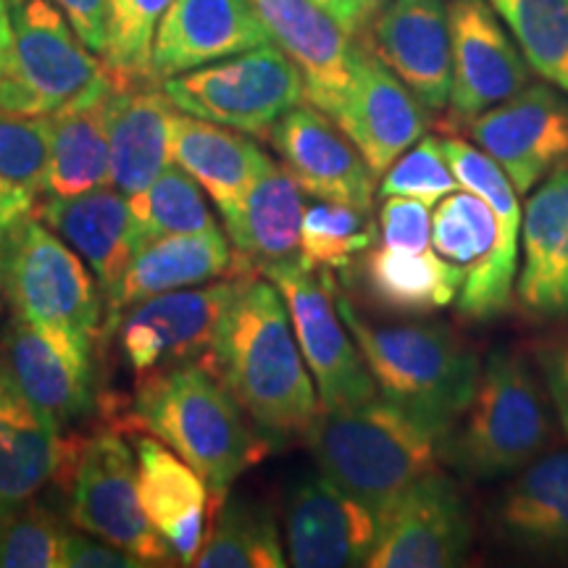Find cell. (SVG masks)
<instances>
[{
    "label": "cell",
    "mask_w": 568,
    "mask_h": 568,
    "mask_svg": "<svg viewBox=\"0 0 568 568\" xmlns=\"http://www.w3.org/2000/svg\"><path fill=\"white\" fill-rule=\"evenodd\" d=\"M524 59L568 95V0H489Z\"/></svg>",
    "instance_id": "obj_36"
},
{
    "label": "cell",
    "mask_w": 568,
    "mask_h": 568,
    "mask_svg": "<svg viewBox=\"0 0 568 568\" xmlns=\"http://www.w3.org/2000/svg\"><path fill=\"white\" fill-rule=\"evenodd\" d=\"M0 272L13 314L92 351L105 324L103 293L82 255L38 213L0 237Z\"/></svg>",
    "instance_id": "obj_7"
},
{
    "label": "cell",
    "mask_w": 568,
    "mask_h": 568,
    "mask_svg": "<svg viewBox=\"0 0 568 568\" xmlns=\"http://www.w3.org/2000/svg\"><path fill=\"white\" fill-rule=\"evenodd\" d=\"M366 293L395 314H432L456 301L466 282V268L450 264L435 251L368 247L361 266Z\"/></svg>",
    "instance_id": "obj_33"
},
{
    "label": "cell",
    "mask_w": 568,
    "mask_h": 568,
    "mask_svg": "<svg viewBox=\"0 0 568 568\" xmlns=\"http://www.w3.org/2000/svg\"><path fill=\"white\" fill-rule=\"evenodd\" d=\"M266 138L305 195L374 211L376 174L329 113L301 103Z\"/></svg>",
    "instance_id": "obj_17"
},
{
    "label": "cell",
    "mask_w": 568,
    "mask_h": 568,
    "mask_svg": "<svg viewBox=\"0 0 568 568\" xmlns=\"http://www.w3.org/2000/svg\"><path fill=\"white\" fill-rule=\"evenodd\" d=\"M335 122L379 176L424 138L429 130V111L364 40H355L351 84Z\"/></svg>",
    "instance_id": "obj_16"
},
{
    "label": "cell",
    "mask_w": 568,
    "mask_h": 568,
    "mask_svg": "<svg viewBox=\"0 0 568 568\" xmlns=\"http://www.w3.org/2000/svg\"><path fill=\"white\" fill-rule=\"evenodd\" d=\"M174 0H105V69L119 80H151V55L163 13Z\"/></svg>",
    "instance_id": "obj_39"
},
{
    "label": "cell",
    "mask_w": 568,
    "mask_h": 568,
    "mask_svg": "<svg viewBox=\"0 0 568 568\" xmlns=\"http://www.w3.org/2000/svg\"><path fill=\"white\" fill-rule=\"evenodd\" d=\"M521 230L518 308L535 322L568 324V163L531 190Z\"/></svg>",
    "instance_id": "obj_25"
},
{
    "label": "cell",
    "mask_w": 568,
    "mask_h": 568,
    "mask_svg": "<svg viewBox=\"0 0 568 568\" xmlns=\"http://www.w3.org/2000/svg\"><path fill=\"white\" fill-rule=\"evenodd\" d=\"M450 116L468 124L529 84L531 67L489 0H450Z\"/></svg>",
    "instance_id": "obj_15"
},
{
    "label": "cell",
    "mask_w": 568,
    "mask_h": 568,
    "mask_svg": "<svg viewBox=\"0 0 568 568\" xmlns=\"http://www.w3.org/2000/svg\"><path fill=\"white\" fill-rule=\"evenodd\" d=\"M322 9L337 21L351 38H358V9H355V0H316Z\"/></svg>",
    "instance_id": "obj_47"
},
{
    "label": "cell",
    "mask_w": 568,
    "mask_h": 568,
    "mask_svg": "<svg viewBox=\"0 0 568 568\" xmlns=\"http://www.w3.org/2000/svg\"><path fill=\"white\" fill-rule=\"evenodd\" d=\"M176 111L245 134H268L305 101L301 69L276 42L161 82Z\"/></svg>",
    "instance_id": "obj_8"
},
{
    "label": "cell",
    "mask_w": 568,
    "mask_h": 568,
    "mask_svg": "<svg viewBox=\"0 0 568 568\" xmlns=\"http://www.w3.org/2000/svg\"><path fill=\"white\" fill-rule=\"evenodd\" d=\"M264 276L284 297L322 408H351L374 400L376 382L339 316L332 276L305 266L303 258L268 268Z\"/></svg>",
    "instance_id": "obj_9"
},
{
    "label": "cell",
    "mask_w": 568,
    "mask_h": 568,
    "mask_svg": "<svg viewBox=\"0 0 568 568\" xmlns=\"http://www.w3.org/2000/svg\"><path fill=\"white\" fill-rule=\"evenodd\" d=\"M201 568H282L287 556L266 508L230 497L219 503L211 531L193 560Z\"/></svg>",
    "instance_id": "obj_35"
},
{
    "label": "cell",
    "mask_w": 568,
    "mask_h": 568,
    "mask_svg": "<svg viewBox=\"0 0 568 568\" xmlns=\"http://www.w3.org/2000/svg\"><path fill=\"white\" fill-rule=\"evenodd\" d=\"M24 113L48 116L111 77L53 0H6Z\"/></svg>",
    "instance_id": "obj_11"
},
{
    "label": "cell",
    "mask_w": 568,
    "mask_h": 568,
    "mask_svg": "<svg viewBox=\"0 0 568 568\" xmlns=\"http://www.w3.org/2000/svg\"><path fill=\"white\" fill-rule=\"evenodd\" d=\"M172 161L201 184L222 216H230L264 172L268 155L230 126L176 111L172 119Z\"/></svg>",
    "instance_id": "obj_31"
},
{
    "label": "cell",
    "mask_w": 568,
    "mask_h": 568,
    "mask_svg": "<svg viewBox=\"0 0 568 568\" xmlns=\"http://www.w3.org/2000/svg\"><path fill=\"white\" fill-rule=\"evenodd\" d=\"M111 90L113 74L95 90L48 113L51 119V155L45 172L48 197H74L111 184L109 122H105Z\"/></svg>",
    "instance_id": "obj_32"
},
{
    "label": "cell",
    "mask_w": 568,
    "mask_h": 568,
    "mask_svg": "<svg viewBox=\"0 0 568 568\" xmlns=\"http://www.w3.org/2000/svg\"><path fill=\"white\" fill-rule=\"evenodd\" d=\"M63 535L59 518L32 500L0 510V568H61Z\"/></svg>",
    "instance_id": "obj_40"
},
{
    "label": "cell",
    "mask_w": 568,
    "mask_h": 568,
    "mask_svg": "<svg viewBox=\"0 0 568 568\" xmlns=\"http://www.w3.org/2000/svg\"><path fill=\"white\" fill-rule=\"evenodd\" d=\"M0 376H3V361H0Z\"/></svg>",
    "instance_id": "obj_50"
},
{
    "label": "cell",
    "mask_w": 568,
    "mask_h": 568,
    "mask_svg": "<svg viewBox=\"0 0 568 568\" xmlns=\"http://www.w3.org/2000/svg\"><path fill=\"white\" fill-rule=\"evenodd\" d=\"M132 429L151 432L187 460L216 495H226L272 443L255 435L245 408L209 358L138 376Z\"/></svg>",
    "instance_id": "obj_3"
},
{
    "label": "cell",
    "mask_w": 568,
    "mask_h": 568,
    "mask_svg": "<svg viewBox=\"0 0 568 568\" xmlns=\"http://www.w3.org/2000/svg\"><path fill=\"white\" fill-rule=\"evenodd\" d=\"M138 495L148 521L166 539L180 566H193L224 495H216L187 460L155 437L134 439Z\"/></svg>",
    "instance_id": "obj_22"
},
{
    "label": "cell",
    "mask_w": 568,
    "mask_h": 568,
    "mask_svg": "<svg viewBox=\"0 0 568 568\" xmlns=\"http://www.w3.org/2000/svg\"><path fill=\"white\" fill-rule=\"evenodd\" d=\"M266 42L272 34L251 0H174L155 32L151 80L163 82Z\"/></svg>",
    "instance_id": "obj_21"
},
{
    "label": "cell",
    "mask_w": 568,
    "mask_h": 568,
    "mask_svg": "<svg viewBox=\"0 0 568 568\" xmlns=\"http://www.w3.org/2000/svg\"><path fill=\"white\" fill-rule=\"evenodd\" d=\"M432 111L447 109L453 82L445 0H389L361 34Z\"/></svg>",
    "instance_id": "obj_20"
},
{
    "label": "cell",
    "mask_w": 568,
    "mask_h": 568,
    "mask_svg": "<svg viewBox=\"0 0 568 568\" xmlns=\"http://www.w3.org/2000/svg\"><path fill=\"white\" fill-rule=\"evenodd\" d=\"M303 439L318 474L376 516L439 460V437L382 395L361 406L322 408Z\"/></svg>",
    "instance_id": "obj_6"
},
{
    "label": "cell",
    "mask_w": 568,
    "mask_h": 568,
    "mask_svg": "<svg viewBox=\"0 0 568 568\" xmlns=\"http://www.w3.org/2000/svg\"><path fill=\"white\" fill-rule=\"evenodd\" d=\"M389 3V0H355V9H358V38L368 30V24L376 19V13H379L385 6Z\"/></svg>",
    "instance_id": "obj_48"
},
{
    "label": "cell",
    "mask_w": 568,
    "mask_h": 568,
    "mask_svg": "<svg viewBox=\"0 0 568 568\" xmlns=\"http://www.w3.org/2000/svg\"><path fill=\"white\" fill-rule=\"evenodd\" d=\"M138 230V245L163 234H193L216 230L213 213L205 203L203 187L174 161L155 176L151 187L130 197Z\"/></svg>",
    "instance_id": "obj_37"
},
{
    "label": "cell",
    "mask_w": 568,
    "mask_h": 568,
    "mask_svg": "<svg viewBox=\"0 0 568 568\" xmlns=\"http://www.w3.org/2000/svg\"><path fill=\"white\" fill-rule=\"evenodd\" d=\"M535 361L542 372L556 418L568 437V332L545 337L535 345Z\"/></svg>",
    "instance_id": "obj_43"
},
{
    "label": "cell",
    "mask_w": 568,
    "mask_h": 568,
    "mask_svg": "<svg viewBox=\"0 0 568 568\" xmlns=\"http://www.w3.org/2000/svg\"><path fill=\"white\" fill-rule=\"evenodd\" d=\"M34 213L82 255L109 303L138 251L130 197L103 184L74 197H48Z\"/></svg>",
    "instance_id": "obj_27"
},
{
    "label": "cell",
    "mask_w": 568,
    "mask_h": 568,
    "mask_svg": "<svg viewBox=\"0 0 568 568\" xmlns=\"http://www.w3.org/2000/svg\"><path fill=\"white\" fill-rule=\"evenodd\" d=\"M303 190L282 163L268 159L240 209L224 216L240 274H264L303 258Z\"/></svg>",
    "instance_id": "obj_30"
},
{
    "label": "cell",
    "mask_w": 568,
    "mask_h": 568,
    "mask_svg": "<svg viewBox=\"0 0 568 568\" xmlns=\"http://www.w3.org/2000/svg\"><path fill=\"white\" fill-rule=\"evenodd\" d=\"M176 109L155 80H119L105 109L111 184L126 197L151 187L172 161V119Z\"/></svg>",
    "instance_id": "obj_26"
},
{
    "label": "cell",
    "mask_w": 568,
    "mask_h": 568,
    "mask_svg": "<svg viewBox=\"0 0 568 568\" xmlns=\"http://www.w3.org/2000/svg\"><path fill=\"white\" fill-rule=\"evenodd\" d=\"M71 481V521L84 535L101 537L140 560L142 566H174L166 545L140 506L138 464L122 432H98L82 439Z\"/></svg>",
    "instance_id": "obj_10"
},
{
    "label": "cell",
    "mask_w": 568,
    "mask_h": 568,
    "mask_svg": "<svg viewBox=\"0 0 568 568\" xmlns=\"http://www.w3.org/2000/svg\"><path fill=\"white\" fill-rule=\"evenodd\" d=\"M489 527L518 556L568 560V450H552L516 471L497 495Z\"/></svg>",
    "instance_id": "obj_23"
},
{
    "label": "cell",
    "mask_w": 568,
    "mask_h": 568,
    "mask_svg": "<svg viewBox=\"0 0 568 568\" xmlns=\"http://www.w3.org/2000/svg\"><path fill=\"white\" fill-rule=\"evenodd\" d=\"M209 364L268 443L305 437L322 410L287 305L266 276L243 274Z\"/></svg>",
    "instance_id": "obj_1"
},
{
    "label": "cell",
    "mask_w": 568,
    "mask_h": 568,
    "mask_svg": "<svg viewBox=\"0 0 568 568\" xmlns=\"http://www.w3.org/2000/svg\"><path fill=\"white\" fill-rule=\"evenodd\" d=\"M234 274H240L234 247L219 226L209 232L163 234V237L145 240L134 251L116 293L105 303L109 318L103 326H109L126 305L145 301V297L197 287V284Z\"/></svg>",
    "instance_id": "obj_29"
},
{
    "label": "cell",
    "mask_w": 568,
    "mask_h": 568,
    "mask_svg": "<svg viewBox=\"0 0 568 568\" xmlns=\"http://www.w3.org/2000/svg\"><path fill=\"white\" fill-rule=\"evenodd\" d=\"M92 53L105 48V0H53Z\"/></svg>",
    "instance_id": "obj_45"
},
{
    "label": "cell",
    "mask_w": 568,
    "mask_h": 568,
    "mask_svg": "<svg viewBox=\"0 0 568 568\" xmlns=\"http://www.w3.org/2000/svg\"><path fill=\"white\" fill-rule=\"evenodd\" d=\"M287 564L297 568L366 566L379 516L322 477H303L287 495Z\"/></svg>",
    "instance_id": "obj_19"
},
{
    "label": "cell",
    "mask_w": 568,
    "mask_h": 568,
    "mask_svg": "<svg viewBox=\"0 0 568 568\" xmlns=\"http://www.w3.org/2000/svg\"><path fill=\"white\" fill-rule=\"evenodd\" d=\"M51 119L0 111V237L45 195Z\"/></svg>",
    "instance_id": "obj_34"
},
{
    "label": "cell",
    "mask_w": 568,
    "mask_h": 568,
    "mask_svg": "<svg viewBox=\"0 0 568 568\" xmlns=\"http://www.w3.org/2000/svg\"><path fill=\"white\" fill-rule=\"evenodd\" d=\"M142 564L130 552L105 542L84 537L80 531H67L61 542V568H140Z\"/></svg>",
    "instance_id": "obj_44"
},
{
    "label": "cell",
    "mask_w": 568,
    "mask_h": 568,
    "mask_svg": "<svg viewBox=\"0 0 568 568\" xmlns=\"http://www.w3.org/2000/svg\"><path fill=\"white\" fill-rule=\"evenodd\" d=\"M0 111L24 113L21 92L13 80V48H11V21L6 0H0Z\"/></svg>",
    "instance_id": "obj_46"
},
{
    "label": "cell",
    "mask_w": 568,
    "mask_h": 568,
    "mask_svg": "<svg viewBox=\"0 0 568 568\" xmlns=\"http://www.w3.org/2000/svg\"><path fill=\"white\" fill-rule=\"evenodd\" d=\"M379 234L382 243L397 251H426L432 243V205L416 197H382Z\"/></svg>",
    "instance_id": "obj_42"
},
{
    "label": "cell",
    "mask_w": 568,
    "mask_h": 568,
    "mask_svg": "<svg viewBox=\"0 0 568 568\" xmlns=\"http://www.w3.org/2000/svg\"><path fill=\"white\" fill-rule=\"evenodd\" d=\"M6 374L30 406L59 429L92 410V351L13 314L0 337Z\"/></svg>",
    "instance_id": "obj_18"
},
{
    "label": "cell",
    "mask_w": 568,
    "mask_h": 568,
    "mask_svg": "<svg viewBox=\"0 0 568 568\" xmlns=\"http://www.w3.org/2000/svg\"><path fill=\"white\" fill-rule=\"evenodd\" d=\"M468 138L527 195L568 163V95L550 82L527 84L474 116Z\"/></svg>",
    "instance_id": "obj_14"
},
{
    "label": "cell",
    "mask_w": 568,
    "mask_h": 568,
    "mask_svg": "<svg viewBox=\"0 0 568 568\" xmlns=\"http://www.w3.org/2000/svg\"><path fill=\"white\" fill-rule=\"evenodd\" d=\"M447 163L464 193L443 197L432 213V247L450 264L466 268L458 314L468 322H493L514 301L518 274L521 205L497 163L471 142L443 140Z\"/></svg>",
    "instance_id": "obj_2"
},
{
    "label": "cell",
    "mask_w": 568,
    "mask_h": 568,
    "mask_svg": "<svg viewBox=\"0 0 568 568\" xmlns=\"http://www.w3.org/2000/svg\"><path fill=\"white\" fill-rule=\"evenodd\" d=\"M460 184L447 163L443 140L435 134H424L416 145H410L406 153L397 159L393 166L382 174L379 197H416L426 205H435L445 195L456 193Z\"/></svg>",
    "instance_id": "obj_41"
},
{
    "label": "cell",
    "mask_w": 568,
    "mask_h": 568,
    "mask_svg": "<svg viewBox=\"0 0 568 568\" xmlns=\"http://www.w3.org/2000/svg\"><path fill=\"white\" fill-rule=\"evenodd\" d=\"M376 230L372 211L337 201H318L303 209L301 253L311 268H345L355 255L374 245Z\"/></svg>",
    "instance_id": "obj_38"
},
{
    "label": "cell",
    "mask_w": 568,
    "mask_h": 568,
    "mask_svg": "<svg viewBox=\"0 0 568 568\" xmlns=\"http://www.w3.org/2000/svg\"><path fill=\"white\" fill-rule=\"evenodd\" d=\"M243 274L224 276L205 287H184L126 305L109 324L132 372L142 376L190 361H205L213 351L226 305L237 293Z\"/></svg>",
    "instance_id": "obj_13"
},
{
    "label": "cell",
    "mask_w": 568,
    "mask_h": 568,
    "mask_svg": "<svg viewBox=\"0 0 568 568\" xmlns=\"http://www.w3.org/2000/svg\"><path fill=\"white\" fill-rule=\"evenodd\" d=\"M556 439V410L521 353L497 347L481 364L477 393L439 439V458L460 477L495 481L514 477Z\"/></svg>",
    "instance_id": "obj_5"
},
{
    "label": "cell",
    "mask_w": 568,
    "mask_h": 568,
    "mask_svg": "<svg viewBox=\"0 0 568 568\" xmlns=\"http://www.w3.org/2000/svg\"><path fill=\"white\" fill-rule=\"evenodd\" d=\"M0 301H3V272H0Z\"/></svg>",
    "instance_id": "obj_49"
},
{
    "label": "cell",
    "mask_w": 568,
    "mask_h": 568,
    "mask_svg": "<svg viewBox=\"0 0 568 568\" xmlns=\"http://www.w3.org/2000/svg\"><path fill=\"white\" fill-rule=\"evenodd\" d=\"M268 34L301 69L305 101L337 116L351 84L353 38L316 0H251Z\"/></svg>",
    "instance_id": "obj_24"
},
{
    "label": "cell",
    "mask_w": 568,
    "mask_h": 568,
    "mask_svg": "<svg viewBox=\"0 0 568 568\" xmlns=\"http://www.w3.org/2000/svg\"><path fill=\"white\" fill-rule=\"evenodd\" d=\"M474 548V516L458 481L437 468L379 514L372 568H453Z\"/></svg>",
    "instance_id": "obj_12"
},
{
    "label": "cell",
    "mask_w": 568,
    "mask_h": 568,
    "mask_svg": "<svg viewBox=\"0 0 568 568\" xmlns=\"http://www.w3.org/2000/svg\"><path fill=\"white\" fill-rule=\"evenodd\" d=\"M337 311L379 395L443 439L477 393L479 355L445 324H372L339 293Z\"/></svg>",
    "instance_id": "obj_4"
},
{
    "label": "cell",
    "mask_w": 568,
    "mask_h": 568,
    "mask_svg": "<svg viewBox=\"0 0 568 568\" xmlns=\"http://www.w3.org/2000/svg\"><path fill=\"white\" fill-rule=\"evenodd\" d=\"M59 426L38 414L11 376H0V510L32 500L40 489L69 481L82 439L59 435Z\"/></svg>",
    "instance_id": "obj_28"
}]
</instances>
